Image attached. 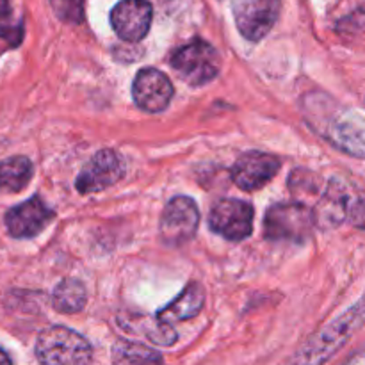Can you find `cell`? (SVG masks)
Masks as SVG:
<instances>
[{"mask_svg":"<svg viewBox=\"0 0 365 365\" xmlns=\"http://www.w3.org/2000/svg\"><path fill=\"white\" fill-rule=\"evenodd\" d=\"M253 207L245 200L223 198L210 209L209 225L214 234L227 241H245L253 232Z\"/></svg>","mask_w":365,"mask_h":365,"instance_id":"cell-7","label":"cell"},{"mask_svg":"<svg viewBox=\"0 0 365 365\" xmlns=\"http://www.w3.org/2000/svg\"><path fill=\"white\" fill-rule=\"evenodd\" d=\"M56 16L64 24H81L84 20L86 0H48Z\"/></svg>","mask_w":365,"mask_h":365,"instance_id":"cell-18","label":"cell"},{"mask_svg":"<svg viewBox=\"0 0 365 365\" xmlns=\"http://www.w3.org/2000/svg\"><path fill=\"white\" fill-rule=\"evenodd\" d=\"M52 220L53 210L39 196H34L9 209L6 214V227L14 239H32L41 234Z\"/></svg>","mask_w":365,"mask_h":365,"instance_id":"cell-13","label":"cell"},{"mask_svg":"<svg viewBox=\"0 0 365 365\" xmlns=\"http://www.w3.org/2000/svg\"><path fill=\"white\" fill-rule=\"evenodd\" d=\"M123 163L114 150H100L91 159L86 163L82 171L78 173L77 191L82 195H93V192L106 191L107 187L116 184L123 177Z\"/></svg>","mask_w":365,"mask_h":365,"instance_id":"cell-9","label":"cell"},{"mask_svg":"<svg viewBox=\"0 0 365 365\" xmlns=\"http://www.w3.org/2000/svg\"><path fill=\"white\" fill-rule=\"evenodd\" d=\"M235 25L248 41H260L269 34L280 14V0H232Z\"/></svg>","mask_w":365,"mask_h":365,"instance_id":"cell-8","label":"cell"},{"mask_svg":"<svg viewBox=\"0 0 365 365\" xmlns=\"http://www.w3.org/2000/svg\"><path fill=\"white\" fill-rule=\"evenodd\" d=\"M0 365H13V362H11L9 355H7L4 349H0Z\"/></svg>","mask_w":365,"mask_h":365,"instance_id":"cell-22","label":"cell"},{"mask_svg":"<svg viewBox=\"0 0 365 365\" xmlns=\"http://www.w3.org/2000/svg\"><path fill=\"white\" fill-rule=\"evenodd\" d=\"M282 163L278 157L262 152H248L232 166V180L242 191H257L274 178Z\"/></svg>","mask_w":365,"mask_h":365,"instance_id":"cell-10","label":"cell"},{"mask_svg":"<svg viewBox=\"0 0 365 365\" xmlns=\"http://www.w3.org/2000/svg\"><path fill=\"white\" fill-rule=\"evenodd\" d=\"M88 302L86 287L77 278H64L53 291L52 305L61 314L81 312Z\"/></svg>","mask_w":365,"mask_h":365,"instance_id":"cell-16","label":"cell"},{"mask_svg":"<svg viewBox=\"0 0 365 365\" xmlns=\"http://www.w3.org/2000/svg\"><path fill=\"white\" fill-rule=\"evenodd\" d=\"M365 324V292L346 309L341 316L331 319L317 330L296 353L292 365H324L346 342Z\"/></svg>","mask_w":365,"mask_h":365,"instance_id":"cell-2","label":"cell"},{"mask_svg":"<svg viewBox=\"0 0 365 365\" xmlns=\"http://www.w3.org/2000/svg\"><path fill=\"white\" fill-rule=\"evenodd\" d=\"M171 66L182 81L189 86H205L217 77L221 68V57L210 43L203 39H192L171 53Z\"/></svg>","mask_w":365,"mask_h":365,"instance_id":"cell-5","label":"cell"},{"mask_svg":"<svg viewBox=\"0 0 365 365\" xmlns=\"http://www.w3.org/2000/svg\"><path fill=\"white\" fill-rule=\"evenodd\" d=\"M310 127L328 143L351 157L365 159V118L353 109L337 106L330 96L312 93L303 100Z\"/></svg>","mask_w":365,"mask_h":365,"instance_id":"cell-1","label":"cell"},{"mask_svg":"<svg viewBox=\"0 0 365 365\" xmlns=\"http://www.w3.org/2000/svg\"><path fill=\"white\" fill-rule=\"evenodd\" d=\"M344 365H365V348L362 351L356 353V355H353Z\"/></svg>","mask_w":365,"mask_h":365,"instance_id":"cell-20","label":"cell"},{"mask_svg":"<svg viewBox=\"0 0 365 365\" xmlns=\"http://www.w3.org/2000/svg\"><path fill=\"white\" fill-rule=\"evenodd\" d=\"M205 303V291H203L202 284L198 282H191L184 291L178 294V298L163 310H159L157 319L164 324H173L178 321L192 319L200 314Z\"/></svg>","mask_w":365,"mask_h":365,"instance_id":"cell-14","label":"cell"},{"mask_svg":"<svg viewBox=\"0 0 365 365\" xmlns=\"http://www.w3.org/2000/svg\"><path fill=\"white\" fill-rule=\"evenodd\" d=\"M32 163L27 157H11L0 163V191L2 192H20L31 182Z\"/></svg>","mask_w":365,"mask_h":365,"instance_id":"cell-15","label":"cell"},{"mask_svg":"<svg viewBox=\"0 0 365 365\" xmlns=\"http://www.w3.org/2000/svg\"><path fill=\"white\" fill-rule=\"evenodd\" d=\"M9 13H11L9 0H0V18L9 16Z\"/></svg>","mask_w":365,"mask_h":365,"instance_id":"cell-21","label":"cell"},{"mask_svg":"<svg viewBox=\"0 0 365 365\" xmlns=\"http://www.w3.org/2000/svg\"><path fill=\"white\" fill-rule=\"evenodd\" d=\"M114 365H164L163 356L155 349L138 342L120 341L113 348Z\"/></svg>","mask_w":365,"mask_h":365,"instance_id":"cell-17","label":"cell"},{"mask_svg":"<svg viewBox=\"0 0 365 365\" xmlns=\"http://www.w3.org/2000/svg\"><path fill=\"white\" fill-rule=\"evenodd\" d=\"M153 11L146 0H121L110 11V25L123 41H141L150 31Z\"/></svg>","mask_w":365,"mask_h":365,"instance_id":"cell-11","label":"cell"},{"mask_svg":"<svg viewBox=\"0 0 365 365\" xmlns=\"http://www.w3.org/2000/svg\"><path fill=\"white\" fill-rule=\"evenodd\" d=\"M134 102L146 113H163L173 98V84L155 68H143L132 84Z\"/></svg>","mask_w":365,"mask_h":365,"instance_id":"cell-12","label":"cell"},{"mask_svg":"<svg viewBox=\"0 0 365 365\" xmlns=\"http://www.w3.org/2000/svg\"><path fill=\"white\" fill-rule=\"evenodd\" d=\"M348 221L353 227L365 230V192L353 189L348 205Z\"/></svg>","mask_w":365,"mask_h":365,"instance_id":"cell-19","label":"cell"},{"mask_svg":"<svg viewBox=\"0 0 365 365\" xmlns=\"http://www.w3.org/2000/svg\"><path fill=\"white\" fill-rule=\"evenodd\" d=\"M316 216L302 202L277 203L264 217V235L269 241H287L302 245L312 237Z\"/></svg>","mask_w":365,"mask_h":365,"instance_id":"cell-4","label":"cell"},{"mask_svg":"<svg viewBox=\"0 0 365 365\" xmlns=\"http://www.w3.org/2000/svg\"><path fill=\"white\" fill-rule=\"evenodd\" d=\"M198 223L200 210L195 200L189 196H175L160 216V237L168 246H184L195 239Z\"/></svg>","mask_w":365,"mask_h":365,"instance_id":"cell-6","label":"cell"},{"mask_svg":"<svg viewBox=\"0 0 365 365\" xmlns=\"http://www.w3.org/2000/svg\"><path fill=\"white\" fill-rule=\"evenodd\" d=\"M41 365H91L93 348L88 339L66 327H50L36 341Z\"/></svg>","mask_w":365,"mask_h":365,"instance_id":"cell-3","label":"cell"}]
</instances>
